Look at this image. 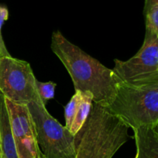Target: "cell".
Listing matches in <instances>:
<instances>
[{"label": "cell", "instance_id": "obj_4", "mask_svg": "<svg viewBox=\"0 0 158 158\" xmlns=\"http://www.w3.org/2000/svg\"><path fill=\"white\" fill-rule=\"evenodd\" d=\"M35 127L38 147L43 158H75V136L49 114L46 106L27 105Z\"/></svg>", "mask_w": 158, "mask_h": 158}, {"label": "cell", "instance_id": "obj_8", "mask_svg": "<svg viewBox=\"0 0 158 158\" xmlns=\"http://www.w3.org/2000/svg\"><path fill=\"white\" fill-rule=\"evenodd\" d=\"M137 147L135 158H158V124L133 130Z\"/></svg>", "mask_w": 158, "mask_h": 158}, {"label": "cell", "instance_id": "obj_7", "mask_svg": "<svg viewBox=\"0 0 158 158\" xmlns=\"http://www.w3.org/2000/svg\"><path fill=\"white\" fill-rule=\"evenodd\" d=\"M6 103L18 158H34L40 150L37 143L33 121L27 106L12 103L7 99Z\"/></svg>", "mask_w": 158, "mask_h": 158}, {"label": "cell", "instance_id": "obj_16", "mask_svg": "<svg viewBox=\"0 0 158 158\" xmlns=\"http://www.w3.org/2000/svg\"><path fill=\"white\" fill-rule=\"evenodd\" d=\"M2 157V151H1V143H0V158Z\"/></svg>", "mask_w": 158, "mask_h": 158}, {"label": "cell", "instance_id": "obj_1", "mask_svg": "<svg viewBox=\"0 0 158 158\" xmlns=\"http://www.w3.org/2000/svg\"><path fill=\"white\" fill-rule=\"evenodd\" d=\"M51 49L69 73L75 91L90 93L93 102L103 107L110 104L121 83L113 69L69 41L60 30L52 33Z\"/></svg>", "mask_w": 158, "mask_h": 158}, {"label": "cell", "instance_id": "obj_15", "mask_svg": "<svg viewBox=\"0 0 158 158\" xmlns=\"http://www.w3.org/2000/svg\"><path fill=\"white\" fill-rule=\"evenodd\" d=\"M34 158H43V154H42V153H41V151H39V153H38V154H37L36 156H35V157Z\"/></svg>", "mask_w": 158, "mask_h": 158}, {"label": "cell", "instance_id": "obj_2", "mask_svg": "<svg viewBox=\"0 0 158 158\" xmlns=\"http://www.w3.org/2000/svg\"><path fill=\"white\" fill-rule=\"evenodd\" d=\"M129 127L94 103L86 123L75 135V158H113L129 140Z\"/></svg>", "mask_w": 158, "mask_h": 158}, {"label": "cell", "instance_id": "obj_17", "mask_svg": "<svg viewBox=\"0 0 158 158\" xmlns=\"http://www.w3.org/2000/svg\"><path fill=\"white\" fill-rule=\"evenodd\" d=\"M1 58H2V56L0 55V62H1Z\"/></svg>", "mask_w": 158, "mask_h": 158}, {"label": "cell", "instance_id": "obj_14", "mask_svg": "<svg viewBox=\"0 0 158 158\" xmlns=\"http://www.w3.org/2000/svg\"><path fill=\"white\" fill-rule=\"evenodd\" d=\"M8 19H9V10L7 7L4 6H0V55L2 56V57L11 56L9 51L7 50V48L2 35V28L4 23Z\"/></svg>", "mask_w": 158, "mask_h": 158}, {"label": "cell", "instance_id": "obj_5", "mask_svg": "<svg viewBox=\"0 0 158 158\" xmlns=\"http://www.w3.org/2000/svg\"><path fill=\"white\" fill-rule=\"evenodd\" d=\"M35 78L30 64L25 60L3 56L0 62V92L12 103L43 104L37 93ZM44 106V105H43Z\"/></svg>", "mask_w": 158, "mask_h": 158}, {"label": "cell", "instance_id": "obj_12", "mask_svg": "<svg viewBox=\"0 0 158 158\" xmlns=\"http://www.w3.org/2000/svg\"><path fill=\"white\" fill-rule=\"evenodd\" d=\"M80 99H81V91H76L74 95L66 104L64 109L65 121H66V127L69 131L73 121L77 114L78 110L79 104H80Z\"/></svg>", "mask_w": 158, "mask_h": 158}, {"label": "cell", "instance_id": "obj_9", "mask_svg": "<svg viewBox=\"0 0 158 158\" xmlns=\"http://www.w3.org/2000/svg\"><path fill=\"white\" fill-rule=\"evenodd\" d=\"M0 143L2 156L5 158H18L12 136V127L6 99L0 92Z\"/></svg>", "mask_w": 158, "mask_h": 158}, {"label": "cell", "instance_id": "obj_13", "mask_svg": "<svg viewBox=\"0 0 158 158\" xmlns=\"http://www.w3.org/2000/svg\"><path fill=\"white\" fill-rule=\"evenodd\" d=\"M35 86H36L39 97H40L43 104L46 106L48 101L55 97V90L56 87V83H53L52 81L43 83V82H40L36 80Z\"/></svg>", "mask_w": 158, "mask_h": 158}, {"label": "cell", "instance_id": "obj_6", "mask_svg": "<svg viewBox=\"0 0 158 158\" xmlns=\"http://www.w3.org/2000/svg\"><path fill=\"white\" fill-rule=\"evenodd\" d=\"M112 69L125 84L158 83V36H145L138 52L127 61L115 59Z\"/></svg>", "mask_w": 158, "mask_h": 158}, {"label": "cell", "instance_id": "obj_11", "mask_svg": "<svg viewBox=\"0 0 158 158\" xmlns=\"http://www.w3.org/2000/svg\"><path fill=\"white\" fill-rule=\"evenodd\" d=\"M145 36H158V0H145Z\"/></svg>", "mask_w": 158, "mask_h": 158}, {"label": "cell", "instance_id": "obj_3", "mask_svg": "<svg viewBox=\"0 0 158 158\" xmlns=\"http://www.w3.org/2000/svg\"><path fill=\"white\" fill-rule=\"evenodd\" d=\"M134 130L158 124V83L130 85L121 83L114 100L104 107Z\"/></svg>", "mask_w": 158, "mask_h": 158}, {"label": "cell", "instance_id": "obj_10", "mask_svg": "<svg viewBox=\"0 0 158 158\" xmlns=\"http://www.w3.org/2000/svg\"><path fill=\"white\" fill-rule=\"evenodd\" d=\"M93 95L89 92H81V99L77 114L69 128V131L75 136L80 131L89 117L93 106Z\"/></svg>", "mask_w": 158, "mask_h": 158}, {"label": "cell", "instance_id": "obj_18", "mask_svg": "<svg viewBox=\"0 0 158 158\" xmlns=\"http://www.w3.org/2000/svg\"><path fill=\"white\" fill-rule=\"evenodd\" d=\"M1 158H5V157H2H2H1Z\"/></svg>", "mask_w": 158, "mask_h": 158}]
</instances>
